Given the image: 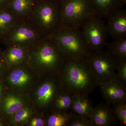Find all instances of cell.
<instances>
[{"label": "cell", "mask_w": 126, "mask_h": 126, "mask_svg": "<svg viewBox=\"0 0 126 126\" xmlns=\"http://www.w3.org/2000/svg\"><path fill=\"white\" fill-rule=\"evenodd\" d=\"M30 79L29 75L22 69L14 70L11 73L9 77L10 83L17 87H23L29 82Z\"/></svg>", "instance_id": "obj_17"}, {"label": "cell", "mask_w": 126, "mask_h": 126, "mask_svg": "<svg viewBox=\"0 0 126 126\" xmlns=\"http://www.w3.org/2000/svg\"><path fill=\"white\" fill-rule=\"evenodd\" d=\"M1 62L0 61V67H1Z\"/></svg>", "instance_id": "obj_29"}, {"label": "cell", "mask_w": 126, "mask_h": 126, "mask_svg": "<svg viewBox=\"0 0 126 126\" xmlns=\"http://www.w3.org/2000/svg\"><path fill=\"white\" fill-rule=\"evenodd\" d=\"M33 0H11L12 9L19 14L27 11L31 7Z\"/></svg>", "instance_id": "obj_21"}, {"label": "cell", "mask_w": 126, "mask_h": 126, "mask_svg": "<svg viewBox=\"0 0 126 126\" xmlns=\"http://www.w3.org/2000/svg\"><path fill=\"white\" fill-rule=\"evenodd\" d=\"M98 84L115 79L119 61L106 51H91L87 59Z\"/></svg>", "instance_id": "obj_4"}, {"label": "cell", "mask_w": 126, "mask_h": 126, "mask_svg": "<svg viewBox=\"0 0 126 126\" xmlns=\"http://www.w3.org/2000/svg\"><path fill=\"white\" fill-rule=\"evenodd\" d=\"M30 125L32 126H44L45 122L41 118H35L32 120Z\"/></svg>", "instance_id": "obj_26"}, {"label": "cell", "mask_w": 126, "mask_h": 126, "mask_svg": "<svg viewBox=\"0 0 126 126\" xmlns=\"http://www.w3.org/2000/svg\"><path fill=\"white\" fill-rule=\"evenodd\" d=\"M115 79L126 86V60L118 62Z\"/></svg>", "instance_id": "obj_23"}, {"label": "cell", "mask_w": 126, "mask_h": 126, "mask_svg": "<svg viewBox=\"0 0 126 126\" xmlns=\"http://www.w3.org/2000/svg\"><path fill=\"white\" fill-rule=\"evenodd\" d=\"M24 56V52L22 49L18 47H14L10 49L8 51L6 59L10 64L13 65L20 62Z\"/></svg>", "instance_id": "obj_19"}, {"label": "cell", "mask_w": 126, "mask_h": 126, "mask_svg": "<svg viewBox=\"0 0 126 126\" xmlns=\"http://www.w3.org/2000/svg\"><path fill=\"white\" fill-rule=\"evenodd\" d=\"M90 51L103 49L107 43L106 24L96 15L89 18L79 29Z\"/></svg>", "instance_id": "obj_5"}, {"label": "cell", "mask_w": 126, "mask_h": 126, "mask_svg": "<svg viewBox=\"0 0 126 126\" xmlns=\"http://www.w3.org/2000/svg\"><path fill=\"white\" fill-rule=\"evenodd\" d=\"M35 34L31 29L21 27L16 30L11 37L12 41L16 43H22L32 40L34 38Z\"/></svg>", "instance_id": "obj_18"}, {"label": "cell", "mask_w": 126, "mask_h": 126, "mask_svg": "<svg viewBox=\"0 0 126 126\" xmlns=\"http://www.w3.org/2000/svg\"><path fill=\"white\" fill-rule=\"evenodd\" d=\"M51 39L67 60L87 59L91 52L79 29L61 26L52 34Z\"/></svg>", "instance_id": "obj_2"}, {"label": "cell", "mask_w": 126, "mask_h": 126, "mask_svg": "<svg viewBox=\"0 0 126 126\" xmlns=\"http://www.w3.org/2000/svg\"><path fill=\"white\" fill-rule=\"evenodd\" d=\"M126 102L113 105V112L116 119L119 121L122 126L126 125Z\"/></svg>", "instance_id": "obj_20"}, {"label": "cell", "mask_w": 126, "mask_h": 126, "mask_svg": "<svg viewBox=\"0 0 126 126\" xmlns=\"http://www.w3.org/2000/svg\"><path fill=\"white\" fill-rule=\"evenodd\" d=\"M24 106V103L22 99L13 94L7 96L4 100V109L9 115L15 114Z\"/></svg>", "instance_id": "obj_16"}, {"label": "cell", "mask_w": 126, "mask_h": 126, "mask_svg": "<svg viewBox=\"0 0 126 126\" xmlns=\"http://www.w3.org/2000/svg\"><path fill=\"white\" fill-rule=\"evenodd\" d=\"M31 113V110L29 108L23 107L15 113L12 122L18 124L24 122L30 116Z\"/></svg>", "instance_id": "obj_22"}, {"label": "cell", "mask_w": 126, "mask_h": 126, "mask_svg": "<svg viewBox=\"0 0 126 126\" xmlns=\"http://www.w3.org/2000/svg\"><path fill=\"white\" fill-rule=\"evenodd\" d=\"M110 105L101 103L94 107L89 118L93 126H111L116 119Z\"/></svg>", "instance_id": "obj_9"}, {"label": "cell", "mask_w": 126, "mask_h": 126, "mask_svg": "<svg viewBox=\"0 0 126 126\" xmlns=\"http://www.w3.org/2000/svg\"><path fill=\"white\" fill-rule=\"evenodd\" d=\"M95 15L89 0H61L62 26L80 29Z\"/></svg>", "instance_id": "obj_3"}, {"label": "cell", "mask_w": 126, "mask_h": 126, "mask_svg": "<svg viewBox=\"0 0 126 126\" xmlns=\"http://www.w3.org/2000/svg\"><path fill=\"white\" fill-rule=\"evenodd\" d=\"M1 93V88L0 86V95Z\"/></svg>", "instance_id": "obj_28"}, {"label": "cell", "mask_w": 126, "mask_h": 126, "mask_svg": "<svg viewBox=\"0 0 126 126\" xmlns=\"http://www.w3.org/2000/svg\"><path fill=\"white\" fill-rule=\"evenodd\" d=\"M94 107L88 94H75L72 101L71 111L76 115L89 118Z\"/></svg>", "instance_id": "obj_12"}, {"label": "cell", "mask_w": 126, "mask_h": 126, "mask_svg": "<svg viewBox=\"0 0 126 126\" xmlns=\"http://www.w3.org/2000/svg\"><path fill=\"white\" fill-rule=\"evenodd\" d=\"M102 96L106 103L113 105L126 102V86L115 79L99 84Z\"/></svg>", "instance_id": "obj_7"}, {"label": "cell", "mask_w": 126, "mask_h": 126, "mask_svg": "<svg viewBox=\"0 0 126 126\" xmlns=\"http://www.w3.org/2000/svg\"><path fill=\"white\" fill-rule=\"evenodd\" d=\"M58 87L54 81H46L39 88L37 91V100L42 106H48L54 102L58 95Z\"/></svg>", "instance_id": "obj_11"}, {"label": "cell", "mask_w": 126, "mask_h": 126, "mask_svg": "<svg viewBox=\"0 0 126 126\" xmlns=\"http://www.w3.org/2000/svg\"><path fill=\"white\" fill-rule=\"evenodd\" d=\"M67 126H93L89 118L76 114L68 123Z\"/></svg>", "instance_id": "obj_24"}, {"label": "cell", "mask_w": 126, "mask_h": 126, "mask_svg": "<svg viewBox=\"0 0 126 126\" xmlns=\"http://www.w3.org/2000/svg\"><path fill=\"white\" fill-rule=\"evenodd\" d=\"M63 91L72 94H88L98 86L87 60H67L61 69Z\"/></svg>", "instance_id": "obj_1"}, {"label": "cell", "mask_w": 126, "mask_h": 126, "mask_svg": "<svg viewBox=\"0 0 126 126\" xmlns=\"http://www.w3.org/2000/svg\"><path fill=\"white\" fill-rule=\"evenodd\" d=\"M94 13L100 18L108 19L114 12L122 9L126 0H89Z\"/></svg>", "instance_id": "obj_10"}, {"label": "cell", "mask_w": 126, "mask_h": 126, "mask_svg": "<svg viewBox=\"0 0 126 126\" xmlns=\"http://www.w3.org/2000/svg\"><path fill=\"white\" fill-rule=\"evenodd\" d=\"M9 0H0V5L2 4L5 2H7Z\"/></svg>", "instance_id": "obj_27"}, {"label": "cell", "mask_w": 126, "mask_h": 126, "mask_svg": "<svg viewBox=\"0 0 126 126\" xmlns=\"http://www.w3.org/2000/svg\"><path fill=\"white\" fill-rule=\"evenodd\" d=\"M107 52L118 61L126 60V38L107 43Z\"/></svg>", "instance_id": "obj_13"}, {"label": "cell", "mask_w": 126, "mask_h": 126, "mask_svg": "<svg viewBox=\"0 0 126 126\" xmlns=\"http://www.w3.org/2000/svg\"><path fill=\"white\" fill-rule=\"evenodd\" d=\"M107 19L108 33L115 40L126 38V11L123 8L114 12Z\"/></svg>", "instance_id": "obj_8"}, {"label": "cell", "mask_w": 126, "mask_h": 126, "mask_svg": "<svg viewBox=\"0 0 126 126\" xmlns=\"http://www.w3.org/2000/svg\"><path fill=\"white\" fill-rule=\"evenodd\" d=\"M63 91L61 94H58L54 101L55 107L59 111H71L74 94Z\"/></svg>", "instance_id": "obj_15"}, {"label": "cell", "mask_w": 126, "mask_h": 126, "mask_svg": "<svg viewBox=\"0 0 126 126\" xmlns=\"http://www.w3.org/2000/svg\"><path fill=\"white\" fill-rule=\"evenodd\" d=\"M13 17L9 14L2 13L0 14V29L7 27L12 22Z\"/></svg>", "instance_id": "obj_25"}, {"label": "cell", "mask_w": 126, "mask_h": 126, "mask_svg": "<svg viewBox=\"0 0 126 126\" xmlns=\"http://www.w3.org/2000/svg\"><path fill=\"white\" fill-rule=\"evenodd\" d=\"M54 112L48 118L47 124L49 126H64L68 123L75 113L72 111H59Z\"/></svg>", "instance_id": "obj_14"}, {"label": "cell", "mask_w": 126, "mask_h": 126, "mask_svg": "<svg viewBox=\"0 0 126 126\" xmlns=\"http://www.w3.org/2000/svg\"><path fill=\"white\" fill-rule=\"evenodd\" d=\"M42 46L36 55L38 63L49 71L61 70L67 59L52 39Z\"/></svg>", "instance_id": "obj_6"}]
</instances>
